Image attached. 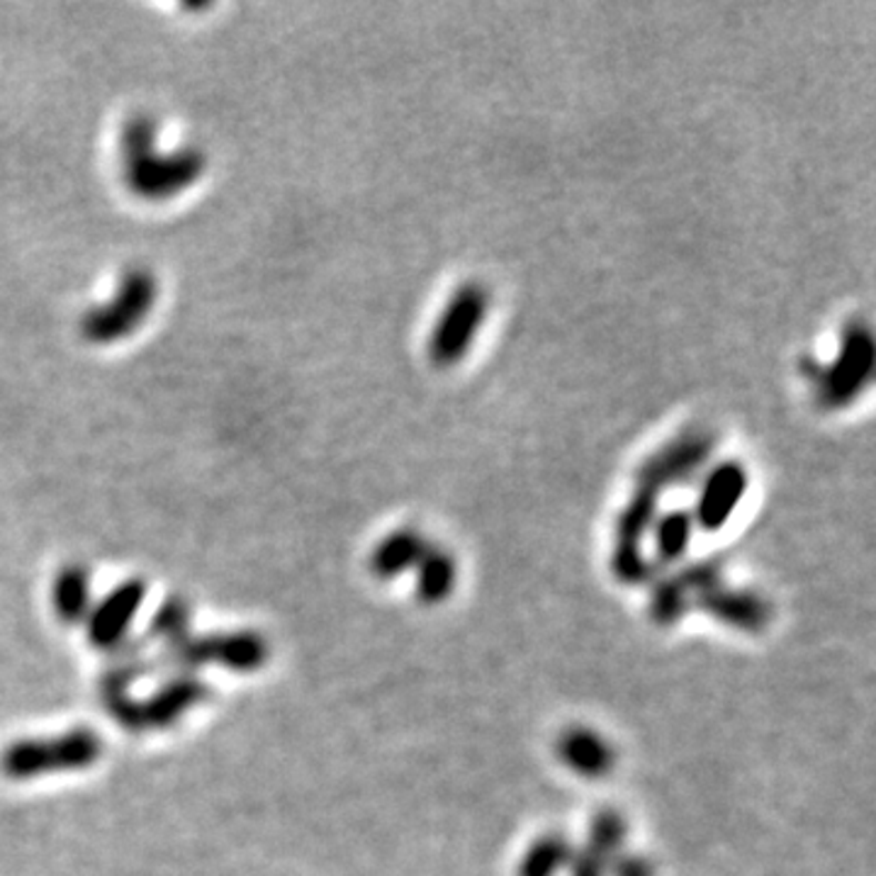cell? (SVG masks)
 <instances>
[{"label":"cell","mask_w":876,"mask_h":876,"mask_svg":"<svg viewBox=\"0 0 876 876\" xmlns=\"http://www.w3.org/2000/svg\"><path fill=\"white\" fill-rule=\"evenodd\" d=\"M609 876H655V872H653V865H650L645 857L621 853L617 859L611 862Z\"/></svg>","instance_id":"obj_23"},{"label":"cell","mask_w":876,"mask_h":876,"mask_svg":"<svg viewBox=\"0 0 876 876\" xmlns=\"http://www.w3.org/2000/svg\"><path fill=\"white\" fill-rule=\"evenodd\" d=\"M690 609H692V597L686 594L678 578L662 580L655 584L653 597H650V617H653L658 625L678 623Z\"/></svg>","instance_id":"obj_19"},{"label":"cell","mask_w":876,"mask_h":876,"mask_svg":"<svg viewBox=\"0 0 876 876\" xmlns=\"http://www.w3.org/2000/svg\"><path fill=\"white\" fill-rule=\"evenodd\" d=\"M747 490V472L743 466H737L733 460H725L721 466L713 468L704 487H701L696 509H694V526L704 531H719L723 529L729 519L733 517L735 507L741 505Z\"/></svg>","instance_id":"obj_9"},{"label":"cell","mask_w":876,"mask_h":876,"mask_svg":"<svg viewBox=\"0 0 876 876\" xmlns=\"http://www.w3.org/2000/svg\"><path fill=\"white\" fill-rule=\"evenodd\" d=\"M694 533V519L690 511H668L660 519L653 521V546H655V558L672 566L678 562L686 548L692 543Z\"/></svg>","instance_id":"obj_16"},{"label":"cell","mask_w":876,"mask_h":876,"mask_svg":"<svg viewBox=\"0 0 876 876\" xmlns=\"http://www.w3.org/2000/svg\"><path fill=\"white\" fill-rule=\"evenodd\" d=\"M874 366V344L865 327H849L843 336L831 366L813 370V385L818 387L823 405L845 407L867 385Z\"/></svg>","instance_id":"obj_6"},{"label":"cell","mask_w":876,"mask_h":876,"mask_svg":"<svg viewBox=\"0 0 876 876\" xmlns=\"http://www.w3.org/2000/svg\"><path fill=\"white\" fill-rule=\"evenodd\" d=\"M658 511V495L638 487L633 499L621 511L617 523V541H613L611 570L623 584H641L648 580L650 566L643 553V538L653 529Z\"/></svg>","instance_id":"obj_7"},{"label":"cell","mask_w":876,"mask_h":876,"mask_svg":"<svg viewBox=\"0 0 876 876\" xmlns=\"http://www.w3.org/2000/svg\"><path fill=\"white\" fill-rule=\"evenodd\" d=\"M572 857V845L560 835H543L526 849L517 876H558L566 872Z\"/></svg>","instance_id":"obj_17"},{"label":"cell","mask_w":876,"mask_h":876,"mask_svg":"<svg viewBox=\"0 0 876 876\" xmlns=\"http://www.w3.org/2000/svg\"><path fill=\"white\" fill-rule=\"evenodd\" d=\"M711 454V441L704 434H690L668 446L648 462L641 472V485L650 492H660L665 487L686 480Z\"/></svg>","instance_id":"obj_11"},{"label":"cell","mask_w":876,"mask_h":876,"mask_svg":"<svg viewBox=\"0 0 876 876\" xmlns=\"http://www.w3.org/2000/svg\"><path fill=\"white\" fill-rule=\"evenodd\" d=\"M100 755H103V737L91 729H73L44 741L12 743L0 760V770L10 780H32L52 772L85 770L95 765Z\"/></svg>","instance_id":"obj_2"},{"label":"cell","mask_w":876,"mask_h":876,"mask_svg":"<svg viewBox=\"0 0 876 876\" xmlns=\"http://www.w3.org/2000/svg\"><path fill=\"white\" fill-rule=\"evenodd\" d=\"M159 299V281L152 271L130 268L120 278L115 295L108 303L91 307L81 319L85 342L108 346L130 339L152 315Z\"/></svg>","instance_id":"obj_1"},{"label":"cell","mask_w":876,"mask_h":876,"mask_svg":"<svg viewBox=\"0 0 876 876\" xmlns=\"http://www.w3.org/2000/svg\"><path fill=\"white\" fill-rule=\"evenodd\" d=\"M625 833H629V825H625L621 813L613 808H604L599 811L590 823V843H587V847L613 862L623 853Z\"/></svg>","instance_id":"obj_18"},{"label":"cell","mask_w":876,"mask_h":876,"mask_svg":"<svg viewBox=\"0 0 876 876\" xmlns=\"http://www.w3.org/2000/svg\"><path fill=\"white\" fill-rule=\"evenodd\" d=\"M427 550H429V543L424 541L417 531H411V529L395 531L390 536H385L378 543V548L373 550L370 570H373L375 578L395 580V578H399V574H405L407 570L417 568Z\"/></svg>","instance_id":"obj_13"},{"label":"cell","mask_w":876,"mask_h":876,"mask_svg":"<svg viewBox=\"0 0 876 876\" xmlns=\"http://www.w3.org/2000/svg\"><path fill=\"white\" fill-rule=\"evenodd\" d=\"M609 867L611 862L607 857L597 855L590 847H582L572 849L568 872L570 876H609Z\"/></svg>","instance_id":"obj_22"},{"label":"cell","mask_w":876,"mask_h":876,"mask_svg":"<svg viewBox=\"0 0 876 876\" xmlns=\"http://www.w3.org/2000/svg\"><path fill=\"white\" fill-rule=\"evenodd\" d=\"M487 307H490V299L480 285L470 283L460 287L446 305L444 315L438 317L431 334L429 354L436 366H454L468 354L487 317Z\"/></svg>","instance_id":"obj_5"},{"label":"cell","mask_w":876,"mask_h":876,"mask_svg":"<svg viewBox=\"0 0 876 876\" xmlns=\"http://www.w3.org/2000/svg\"><path fill=\"white\" fill-rule=\"evenodd\" d=\"M205 696L207 686L197 678H191V674H181V678L161 684L144 701L132 699L128 692L103 694L110 716L132 733L164 731L169 725L179 723L187 711L203 704Z\"/></svg>","instance_id":"obj_3"},{"label":"cell","mask_w":876,"mask_h":876,"mask_svg":"<svg viewBox=\"0 0 876 876\" xmlns=\"http://www.w3.org/2000/svg\"><path fill=\"white\" fill-rule=\"evenodd\" d=\"M122 161H132L159 149V122L152 115H134L122 128Z\"/></svg>","instance_id":"obj_20"},{"label":"cell","mask_w":876,"mask_h":876,"mask_svg":"<svg viewBox=\"0 0 876 876\" xmlns=\"http://www.w3.org/2000/svg\"><path fill=\"white\" fill-rule=\"evenodd\" d=\"M52 604L64 623H81L91 613V578L81 566H69L54 578Z\"/></svg>","instance_id":"obj_14"},{"label":"cell","mask_w":876,"mask_h":876,"mask_svg":"<svg viewBox=\"0 0 876 876\" xmlns=\"http://www.w3.org/2000/svg\"><path fill=\"white\" fill-rule=\"evenodd\" d=\"M558 757L570 772L584 780H599L613 767V750L590 729H570L560 735Z\"/></svg>","instance_id":"obj_12"},{"label":"cell","mask_w":876,"mask_h":876,"mask_svg":"<svg viewBox=\"0 0 876 876\" xmlns=\"http://www.w3.org/2000/svg\"><path fill=\"white\" fill-rule=\"evenodd\" d=\"M692 607L743 633H760L770 621V607L765 599L745 590H731L723 582L694 597Z\"/></svg>","instance_id":"obj_10"},{"label":"cell","mask_w":876,"mask_h":876,"mask_svg":"<svg viewBox=\"0 0 876 876\" xmlns=\"http://www.w3.org/2000/svg\"><path fill=\"white\" fill-rule=\"evenodd\" d=\"M146 599L144 580H128L100 599L98 607L88 613L85 633L98 650H118L130 633V625L140 613Z\"/></svg>","instance_id":"obj_8"},{"label":"cell","mask_w":876,"mask_h":876,"mask_svg":"<svg viewBox=\"0 0 876 876\" xmlns=\"http://www.w3.org/2000/svg\"><path fill=\"white\" fill-rule=\"evenodd\" d=\"M187 621H191V609H187L183 599H169V602H164V607H161L156 617L152 619V629H149V635L173 643L185 635Z\"/></svg>","instance_id":"obj_21"},{"label":"cell","mask_w":876,"mask_h":876,"mask_svg":"<svg viewBox=\"0 0 876 876\" xmlns=\"http://www.w3.org/2000/svg\"><path fill=\"white\" fill-rule=\"evenodd\" d=\"M205 156L197 149H175V152H161L154 149L144 156L124 161V183L130 191L159 203L181 195L187 187L195 185L205 173Z\"/></svg>","instance_id":"obj_4"},{"label":"cell","mask_w":876,"mask_h":876,"mask_svg":"<svg viewBox=\"0 0 876 876\" xmlns=\"http://www.w3.org/2000/svg\"><path fill=\"white\" fill-rule=\"evenodd\" d=\"M456 560L438 548H431L417 566V597L424 604H441L456 587Z\"/></svg>","instance_id":"obj_15"}]
</instances>
